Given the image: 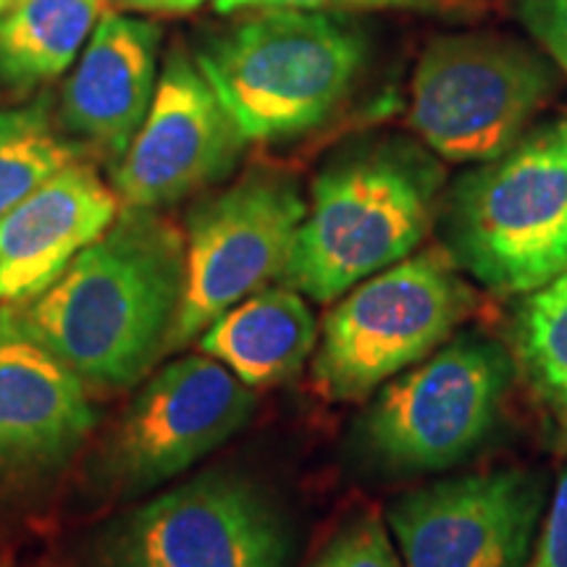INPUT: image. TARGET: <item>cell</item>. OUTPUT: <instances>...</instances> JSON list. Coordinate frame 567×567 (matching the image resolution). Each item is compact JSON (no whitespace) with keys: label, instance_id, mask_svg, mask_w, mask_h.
I'll use <instances>...</instances> for the list:
<instances>
[{"label":"cell","instance_id":"6da1fadb","mask_svg":"<svg viewBox=\"0 0 567 567\" xmlns=\"http://www.w3.org/2000/svg\"><path fill=\"white\" fill-rule=\"evenodd\" d=\"M184 279L179 226L161 210L122 208L45 292L13 310L87 389L124 392L168 354Z\"/></svg>","mask_w":567,"mask_h":567},{"label":"cell","instance_id":"7a4b0ae2","mask_svg":"<svg viewBox=\"0 0 567 567\" xmlns=\"http://www.w3.org/2000/svg\"><path fill=\"white\" fill-rule=\"evenodd\" d=\"M444 161L417 137L381 134L318 172L279 284L334 302L354 284L415 255L436 229Z\"/></svg>","mask_w":567,"mask_h":567},{"label":"cell","instance_id":"3957f363","mask_svg":"<svg viewBox=\"0 0 567 567\" xmlns=\"http://www.w3.org/2000/svg\"><path fill=\"white\" fill-rule=\"evenodd\" d=\"M193 59L245 140L274 145L342 109L368 63V38L339 11L260 9L205 34Z\"/></svg>","mask_w":567,"mask_h":567},{"label":"cell","instance_id":"277c9868","mask_svg":"<svg viewBox=\"0 0 567 567\" xmlns=\"http://www.w3.org/2000/svg\"><path fill=\"white\" fill-rule=\"evenodd\" d=\"M442 247L465 276L523 297L567 271V124H536L444 189Z\"/></svg>","mask_w":567,"mask_h":567},{"label":"cell","instance_id":"5b68a950","mask_svg":"<svg viewBox=\"0 0 567 567\" xmlns=\"http://www.w3.org/2000/svg\"><path fill=\"white\" fill-rule=\"evenodd\" d=\"M476 305V287L442 245L368 276L326 316L313 354L316 392L329 402H365L455 337Z\"/></svg>","mask_w":567,"mask_h":567},{"label":"cell","instance_id":"8992f818","mask_svg":"<svg viewBox=\"0 0 567 567\" xmlns=\"http://www.w3.org/2000/svg\"><path fill=\"white\" fill-rule=\"evenodd\" d=\"M515 379V358L505 344L457 331L368 396L354 423L360 452L396 476L467 463L494 434Z\"/></svg>","mask_w":567,"mask_h":567},{"label":"cell","instance_id":"52a82bcc","mask_svg":"<svg viewBox=\"0 0 567 567\" xmlns=\"http://www.w3.org/2000/svg\"><path fill=\"white\" fill-rule=\"evenodd\" d=\"M559 90L544 51L496 32L431 40L410 82L408 124L444 163L492 161L534 126Z\"/></svg>","mask_w":567,"mask_h":567},{"label":"cell","instance_id":"ba28073f","mask_svg":"<svg viewBox=\"0 0 567 567\" xmlns=\"http://www.w3.org/2000/svg\"><path fill=\"white\" fill-rule=\"evenodd\" d=\"M305 210L300 182L274 166L247 168L189 208L187 279L168 354L197 342L231 305L281 281Z\"/></svg>","mask_w":567,"mask_h":567},{"label":"cell","instance_id":"9c48e42d","mask_svg":"<svg viewBox=\"0 0 567 567\" xmlns=\"http://www.w3.org/2000/svg\"><path fill=\"white\" fill-rule=\"evenodd\" d=\"M292 555V523L266 486L205 471L122 517L101 567H289Z\"/></svg>","mask_w":567,"mask_h":567},{"label":"cell","instance_id":"30bf717a","mask_svg":"<svg viewBox=\"0 0 567 567\" xmlns=\"http://www.w3.org/2000/svg\"><path fill=\"white\" fill-rule=\"evenodd\" d=\"M549 496L547 473L494 467L400 494L386 526L402 567H526Z\"/></svg>","mask_w":567,"mask_h":567},{"label":"cell","instance_id":"8fae6325","mask_svg":"<svg viewBox=\"0 0 567 567\" xmlns=\"http://www.w3.org/2000/svg\"><path fill=\"white\" fill-rule=\"evenodd\" d=\"M255 405V389L208 354L172 360L145 381L118 421L103 476L124 496L151 492L237 436Z\"/></svg>","mask_w":567,"mask_h":567},{"label":"cell","instance_id":"7c38bea8","mask_svg":"<svg viewBox=\"0 0 567 567\" xmlns=\"http://www.w3.org/2000/svg\"><path fill=\"white\" fill-rule=\"evenodd\" d=\"M247 145L193 55L176 48L145 122L111 166V187L122 208H168L229 179Z\"/></svg>","mask_w":567,"mask_h":567},{"label":"cell","instance_id":"4fadbf2b","mask_svg":"<svg viewBox=\"0 0 567 567\" xmlns=\"http://www.w3.org/2000/svg\"><path fill=\"white\" fill-rule=\"evenodd\" d=\"M87 384L0 305V476L66 463L95 429Z\"/></svg>","mask_w":567,"mask_h":567},{"label":"cell","instance_id":"5bb4252c","mask_svg":"<svg viewBox=\"0 0 567 567\" xmlns=\"http://www.w3.org/2000/svg\"><path fill=\"white\" fill-rule=\"evenodd\" d=\"M161 42L151 19L116 9L97 19L55 105L63 132L90 161L113 166L140 132L158 87Z\"/></svg>","mask_w":567,"mask_h":567},{"label":"cell","instance_id":"9a60e30c","mask_svg":"<svg viewBox=\"0 0 567 567\" xmlns=\"http://www.w3.org/2000/svg\"><path fill=\"white\" fill-rule=\"evenodd\" d=\"M122 200L80 158L21 200L0 221V305L45 292L84 247L116 221Z\"/></svg>","mask_w":567,"mask_h":567},{"label":"cell","instance_id":"2e32d148","mask_svg":"<svg viewBox=\"0 0 567 567\" xmlns=\"http://www.w3.org/2000/svg\"><path fill=\"white\" fill-rule=\"evenodd\" d=\"M316 344L318 323L308 297L287 284L231 305L197 337V352L218 360L255 392L295 379Z\"/></svg>","mask_w":567,"mask_h":567},{"label":"cell","instance_id":"e0dca14e","mask_svg":"<svg viewBox=\"0 0 567 567\" xmlns=\"http://www.w3.org/2000/svg\"><path fill=\"white\" fill-rule=\"evenodd\" d=\"M105 0H19L0 13V92L24 97L69 74Z\"/></svg>","mask_w":567,"mask_h":567},{"label":"cell","instance_id":"ac0fdd59","mask_svg":"<svg viewBox=\"0 0 567 567\" xmlns=\"http://www.w3.org/2000/svg\"><path fill=\"white\" fill-rule=\"evenodd\" d=\"M80 158L87 155L63 132L51 92L0 109V221Z\"/></svg>","mask_w":567,"mask_h":567},{"label":"cell","instance_id":"d6986e66","mask_svg":"<svg viewBox=\"0 0 567 567\" xmlns=\"http://www.w3.org/2000/svg\"><path fill=\"white\" fill-rule=\"evenodd\" d=\"M517 375L557 417L567 415V271L534 292L515 310L513 347Z\"/></svg>","mask_w":567,"mask_h":567},{"label":"cell","instance_id":"ffe728a7","mask_svg":"<svg viewBox=\"0 0 567 567\" xmlns=\"http://www.w3.org/2000/svg\"><path fill=\"white\" fill-rule=\"evenodd\" d=\"M310 567H402L386 520L358 515L326 542Z\"/></svg>","mask_w":567,"mask_h":567},{"label":"cell","instance_id":"44dd1931","mask_svg":"<svg viewBox=\"0 0 567 567\" xmlns=\"http://www.w3.org/2000/svg\"><path fill=\"white\" fill-rule=\"evenodd\" d=\"M213 9L221 17H237L260 9H297V11H413L467 17L486 9V0H213Z\"/></svg>","mask_w":567,"mask_h":567},{"label":"cell","instance_id":"7402d4cb","mask_svg":"<svg viewBox=\"0 0 567 567\" xmlns=\"http://www.w3.org/2000/svg\"><path fill=\"white\" fill-rule=\"evenodd\" d=\"M526 567H567V463L559 467Z\"/></svg>","mask_w":567,"mask_h":567},{"label":"cell","instance_id":"603a6c76","mask_svg":"<svg viewBox=\"0 0 567 567\" xmlns=\"http://www.w3.org/2000/svg\"><path fill=\"white\" fill-rule=\"evenodd\" d=\"M517 17L555 66L567 74V0H520Z\"/></svg>","mask_w":567,"mask_h":567},{"label":"cell","instance_id":"cb8c5ba5","mask_svg":"<svg viewBox=\"0 0 567 567\" xmlns=\"http://www.w3.org/2000/svg\"><path fill=\"white\" fill-rule=\"evenodd\" d=\"M118 11L132 13H151V17H179L200 9L205 0H105Z\"/></svg>","mask_w":567,"mask_h":567},{"label":"cell","instance_id":"d4e9b609","mask_svg":"<svg viewBox=\"0 0 567 567\" xmlns=\"http://www.w3.org/2000/svg\"><path fill=\"white\" fill-rule=\"evenodd\" d=\"M559 421V429H557V450L563 452L567 457V415L565 417H557Z\"/></svg>","mask_w":567,"mask_h":567},{"label":"cell","instance_id":"484cf974","mask_svg":"<svg viewBox=\"0 0 567 567\" xmlns=\"http://www.w3.org/2000/svg\"><path fill=\"white\" fill-rule=\"evenodd\" d=\"M13 3H19V0H0V13H6V11H9Z\"/></svg>","mask_w":567,"mask_h":567},{"label":"cell","instance_id":"4316f807","mask_svg":"<svg viewBox=\"0 0 567 567\" xmlns=\"http://www.w3.org/2000/svg\"><path fill=\"white\" fill-rule=\"evenodd\" d=\"M565 124H567V118H565Z\"/></svg>","mask_w":567,"mask_h":567}]
</instances>
